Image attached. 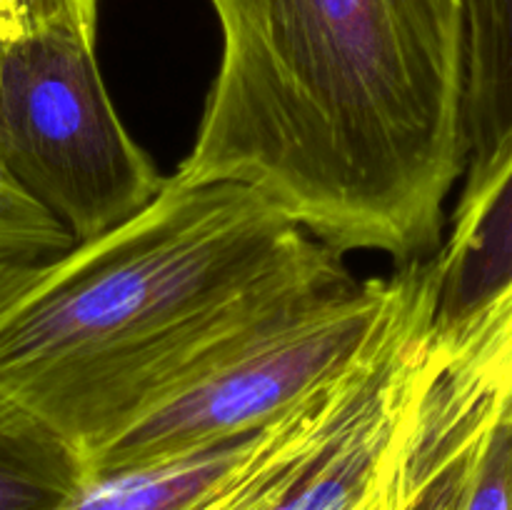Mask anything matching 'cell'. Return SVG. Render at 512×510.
<instances>
[{"mask_svg":"<svg viewBox=\"0 0 512 510\" xmlns=\"http://www.w3.org/2000/svg\"><path fill=\"white\" fill-rule=\"evenodd\" d=\"M0 53H3V43H0ZM0 175H3V170H0ZM10 180V178H8Z\"/></svg>","mask_w":512,"mask_h":510,"instance_id":"17","label":"cell"},{"mask_svg":"<svg viewBox=\"0 0 512 510\" xmlns=\"http://www.w3.org/2000/svg\"><path fill=\"white\" fill-rule=\"evenodd\" d=\"M463 35L468 183L512 135V0H463Z\"/></svg>","mask_w":512,"mask_h":510,"instance_id":"8","label":"cell"},{"mask_svg":"<svg viewBox=\"0 0 512 510\" xmlns=\"http://www.w3.org/2000/svg\"><path fill=\"white\" fill-rule=\"evenodd\" d=\"M0 43H13V25H10L8 5L0 0Z\"/></svg>","mask_w":512,"mask_h":510,"instance_id":"14","label":"cell"},{"mask_svg":"<svg viewBox=\"0 0 512 510\" xmlns=\"http://www.w3.org/2000/svg\"><path fill=\"white\" fill-rule=\"evenodd\" d=\"M85 5H88L90 10H93V13H98V5H100V0H83Z\"/></svg>","mask_w":512,"mask_h":510,"instance_id":"15","label":"cell"},{"mask_svg":"<svg viewBox=\"0 0 512 510\" xmlns=\"http://www.w3.org/2000/svg\"><path fill=\"white\" fill-rule=\"evenodd\" d=\"M350 280L260 190L165 178L143 210L43 260L0 313V405L80 460Z\"/></svg>","mask_w":512,"mask_h":510,"instance_id":"2","label":"cell"},{"mask_svg":"<svg viewBox=\"0 0 512 510\" xmlns=\"http://www.w3.org/2000/svg\"><path fill=\"white\" fill-rule=\"evenodd\" d=\"M425 270L428 260L418 283ZM405 303L358 363L260 428L188 510H400L405 440L423 383L418 345H388Z\"/></svg>","mask_w":512,"mask_h":510,"instance_id":"4","label":"cell"},{"mask_svg":"<svg viewBox=\"0 0 512 510\" xmlns=\"http://www.w3.org/2000/svg\"><path fill=\"white\" fill-rule=\"evenodd\" d=\"M223 33L180 185L260 190L335 253L440 248L465 173L463 0H210Z\"/></svg>","mask_w":512,"mask_h":510,"instance_id":"1","label":"cell"},{"mask_svg":"<svg viewBox=\"0 0 512 510\" xmlns=\"http://www.w3.org/2000/svg\"><path fill=\"white\" fill-rule=\"evenodd\" d=\"M0 170L75 243L128 220L165 183L115 113L95 45L70 33L3 43Z\"/></svg>","mask_w":512,"mask_h":510,"instance_id":"5","label":"cell"},{"mask_svg":"<svg viewBox=\"0 0 512 510\" xmlns=\"http://www.w3.org/2000/svg\"><path fill=\"white\" fill-rule=\"evenodd\" d=\"M83 483L73 450L0 405V510H58Z\"/></svg>","mask_w":512,"mask_h":510,"instance_id":"10","label":"cell"},{"mask_svg":"<svg viewBox=\"0 0 512 510\" xmlns=\"http://www.w3.org/2000/svg\"><path fill=\"white\" fill-rule=\"evenodd\" d=\"M75 245L68 230L13 180L0 175V255L50 260Z\"/></svg>","mask_w":512,"mask_h":510,"instance_id":"11","label":"cell"},{"mask_svg":"<svg viewBox=\"0 0 512 510\" xmlns=\"http://www.w3.org/2000/svg\"><path fill=\"white\" fill-rule=\"evenodd\" d=\"M13 40L43 33H70L98 45V13L83 0H5Z\"/></svg>","mask_w":512,"mask_h":510,"instance_id":"12","label":"cell"},{"mask_svg":"<svg viewBox=\"0 0 512 510\" xmlns=\"http://www.w3.org/2000/svg\"><path fill=\"white\" fill-rule=\"evenodd\" d=\"M43 260H25L0 255V313L18 298L25 285L35 278Z\"/></svg>","mask_w":512,"mask_h":510,"instance_id":"13","label":"cell"},{"mask_svg":"<svg viewBox=\"0 0 512 510\" xmlns=\"http://www.w3.org/2000/svg\"><path fill=\"white\" fill-rule=\"evenodd\" d=\"M512 283L438 328L405 440L400 510H512Z\"/></svg>","mask_w":512,"mask_h":510,"instance_id":"6","label":"cell"},{"mask_svg":"<svg viewBox=\"0 0 512 510\" xmlns=\"http://www.w3.org/2000/svg\"><path fill=\"white\" fill-rule=\"evenodd\" d=\"M425 260L403 263L390 278L350 280L140 410L80 458L85 480L183 458L273 423L373 348Z\"/></svg>","mask_w":512,"mask_h":510,"instance_id":"3","label":"cell"},{"mask_svg":"<svg viewBox=\"0 0 512 510\" xmlns=\"http://www.w3.org/2000/svg\"><path fill=\"white\" fill-rule=\"evenodd\" d=\"M255 433L183 458L90 478L58 510H188L228 473Z\"/></svg>","mask_w":512,"mask_h":510,"instance_id":"9","label":"cell"},{"mask_svg":"<svg viewBox=\"0 0 512 510\" xmlns=\"http://www.w3.org/2000/svg\"><path fill=\"white\" fill-rule=\"evenodd\" d=\"M510 415H512V390H510Z\"/></svg>","mask_w":512,"mask_h":510,"instance_id":"16","label":"cell"},{"mask_svg":"<svg viewBox=\"0 0 512 510\" xmlns=\"http://www.w3.org/2000/svg\"><path fill=\"white\" fill-rule=\"evenodd\" d=\"M433 268L438 328L468 318L512 283V135L478 178L460 183Z\"/></svg>","mask_w":512,"mask_h":510,"instance_id":"7","label":"cell"}]
</instances>
